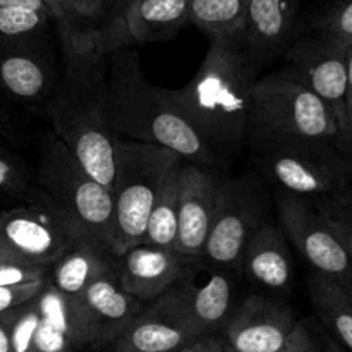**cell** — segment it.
<instances>
[{
	"instance_id": "16",
	"label": "cell",
	"mask_w": 352,
	"mask_h": 352,
	"mask_svg": "<svg viewBox=\"0 0 352 352\" xmlns=\"http://www.w3.org/2000/svg\"><path fill=\"white\" fill-rule=\"evenodd\" d=\"M191 258L175 248L140 243L119 256V282L141 302H151L177 284Z\"/></svg>"
},
{
	"instance_id": "26",
	"label": "cell",
	"mask_w": 352,
	"mask_h": 352,
	"mask_svg": "<svg viewBox=\"0 0 352 352\" xmlns=\"http://www.w3.org/2000/svg\"><path fill=\"white\" fill-rule=\"evenodd\" d=\"M181 164L175 165L164 179L150 210L143 243L158 248H175L179 227V175Z\"/></svg>"
},
{
	"instance_id": "38",
	"label": "cell",
	"mask_w": 352,
	"mask_h": 352,
	"mask_svg": "<svg viewBox=\"0 0 352 352\" xmlns=\"http://www.w3.org/2000/svg\"><path fill=\"white\" fill-rule=\"evenodd\" d=\"M16 136V124L14 117L0 105V138H14Z\"/></svg>"
},
{
	"instance_id": "41",
	"label": "cell",
	"mask_w": 352,
	"mask_h": 352,
	"mask_svg": "<svg viewBox=\"0 0 352 352\" xmlns=\"http://www.w3.org/2000/svg\"><path fill=\"white\" fill-rule=\"evenodd\" d=\"M0 352H14L12 342H10L9 323L3 315H0Z\"/></svg>"
},
{
	"instance_id": "11",
	"label": "cell",
	"mask_w": 352,
	"mask_h": 352,
	"mask_svg": "<svg viewBox=\"0 0 352 352\" xmlns=\"http://www.w3.org/2000/svg\"><path fill=\"white\" fill-rule=\"evenodd\" d=\"M278 220L289 243L294 244L313 272L336 280L352 296V265L337 234L313 199L280 191Z\"/></svg>"
},
{
	"instance_id": "34",
	"label": "cell",
	"mask_w": 352,
	"mask_h": 352,
	"mask_svg": "<svg viewBox=\"0 0 352 352\" xmlns=\"http://www.w3.org/2000/svg\"><path fill=\"white\" fill-rule=\"evenodd\" d=\"M45 285H47V280L21 285H0V315L34 299Z\"/></svg>"
},
{
	"instance_id": "27",
	"label": "cell",
	"mask_w": 352,
	"mask_h": 352,
	"mask_svg": "<svg viewBox=\"0 0 352 352\" xmlns=\"http://www.w3.org/2000/svg\"><path fill=\"white\" fill-rule=\"evenodd\" d=\"M54 24L50 12L28 7H0V45L34 43Z\"/></svg>"
},
{
	"instance_id": "22",
	"label": "cell",
	"mask_w": 352,
	"mask_h": 352,
	"mask_svg": "<svg viewBox=\"0 0 352 352\" xmlns=\"http://www.w3.org/2000/svg\"><path fill=\"white\" fill-rule=\"evenodd\" d=\"M289 244L280 226L265 222L248 243L241 270L260 287L275 292L287 291L294 277Z\"/></svg>"
},
{
	"instance_id": "46",
	"label": "cell",
	"mask_w": 352,
	"mask_h": 352,
	"mask_svg": "<svg viewBox=\"0 0 352 352\" xmlns=\"http://www.w3.org/2000/svg\"><path fill=\"white\" fill-rule=\"evenodd\" d=\"M223 352H232V351H230V349H229V347H227V346H226V351H223Z\"/></svg>"
},
{
	"instance_id": "13",
	"label": "cell",
	"mask_w": 352,
	"mask_h": 352,
	"mask_svg": "<svg viewBox=\"0 0 352 352\" xmlns=\"http://www.w3.org/2000/svg\"><path fill=\"white\" fill-rule=\"evenodd\" d=\"M189 23V0H124L98 24L107 52L172 40Z\"/></svg>"
},
{
	"instance_id": "19",
	"label": "cell",
	"mask_w": 352,
	"mask_h": 352,
	"mask_svg": "<svg viewBox=\"0 0 352 352\" xmlns=\"http://www.w3.org/2000/svg\"><path fill=\"white\" fill-rule=\"evenodd\" d=\"M54 62L34 43L0 45V89L23 103H45L57 85Z\"/></svg>"
},
{
	"instance_id": "18",
	"label": "cell",
	"mask_w": 352,
	"mask_h": 352,
	"mask_svg": "<svg viewBox=\"0 0 352 352\" xmlns=\"http://www.w3.org/2000/svg\"><path fill=\"white\" fill-rule=\"evenodd\" d=\"M299 0H250L243 45L260 71L292 43Z\"/></svg>"
},
{
	"instance_id": "30",
	"label": "cell",
	"mask_w": 352,
	"mask_h": 352,
	"mask_svg": "<svg viewBox=\"0 0 352 352\" xmlns=\"http://www.w3.org/2000/svg\"><path fill=\"white\" fill-rule=\"evenodd\" d=\"M315 206L318 212L325 217L327 222L337 234L339 241L342 243L347 256L352 265V210L347 205L346 199L339 195L329 196V198H316Z\"/></svg>"
},
{
	"instance_id": "1",
	"label": "cell",
	"mask_w": 352,
	"mask_h": 352,
	"mask_svg": "<svg viewBox=\"0 0 352 352\" xmlns=\"http://www.w3.org/2000/svg\"><path fill=\"white\" fill-rule=\"evenodd\" d=\"M64 52V76L43 103L52 133L91 177L112 191L116 136L109 122L107 48L98 26L55 24Z\"/></svg>"
},
{
	"instance_id": "5",
	"label": "cell",
	"mask_w": 352,
	"mask_h": 352,
	"mask_svg": "<svg viewBox=\"0 0 352 352\" xmlns=\"http://www.w3.org/2000/svg\"><path fill=\"white\" fill-rule=\"evenodd\" d=\"M113 172V215L116 244L113 254L143 243L150 210L168 172L182 158L174 150L151 143L116 138Z\"/></svg>"
},
{
	"instance_id": "35",
	"label": "cell",
	"mask_w": 352,
	"mask_h": 352,
	"mask_svg": "<svg viewBox=\"0 0 352 352\" xmlns=\"http://www.w3.org/2000/svg\"><path fill=\"white\" fill-rule=\"evenodd\" d=\"M315 346L316 342L313 339L311 332H309L308 325L305 322H298L291 336H289L287 342L277 352H311Z\"/></svg>"
},
{
	"instance_id": "25",
	"label": "cell",
	"mask_w": 352,
	"mask_h": 352,
	"mask_svg": "<svg viewBox=\"0 0 352 352\" xmlns=\"http://www.w3.org/2000/svg\"><path fill=\"white\" fill-rule=\"evenodd\" d=\"M250 0H189V23L208 40L243 38Z\"/></svg>"
},
{
	"instance_id": "15",
	"label": "cell",
	"mask_w": 352,
	"mask_h": 352,
	"mask_svg": "<svg viewBox=\"0 0 352 352\" xmlns=\"http://www.w3.org/2000/svg\"><path fill=\"white\" fill-rule=\"evenodd\" d=\"M220 177L201 165L184 162L179 175V227L175 250L201 256L212 229L219 199Z\"/></svg>"
},
{
	"instance_id": "6",
	"label": "cell",
	"mask_w": 352,
	"mask_h": 352,
	"mask_svg": "<svg viewBox=\"0 0 352 352\" xmlns=\"http://www.w3.org/2000/svg\"><path fill=\"white\" fill-rule=\"evenodd\" d=\"M38 184L43 195L81 227L88 239L113 253L116 215L112 191L91 177L54 133H48L41 141Z\"/></svg>"
},
{
	"instance_id": "37",
	"label": "cell",
	"mask_w": 352,
	"mask_h": 352,
	"mask_svg": "<svg viewBox=\"0 0 352 352\" xmlns=\"http://www.w3.org/2000/svg\"><path fill=\"white\" fill-rule=\"evenodd\" d=\"M226 351V342L222 339H219L217 336H206L201 339L195 340L189 346L182 347L177 352H223Z\"/></svg>"
},
{
	"instance_id": "9",
	"label": "cell",
	"mask_w": 352,
	"mask_h": 352,
	"mask_svg": "<svg viewBox=\"0 0 352 352\" xmlns=\"http://www.w3.org/2000/svg\"><path fill=\"white\" fill-rule=\"evenodd\" d=\"M232 272L203 256H192L177 284L160 296L162 302L195 336H212L232 313L236 291Z\"/></svg>"
},
{
	"instance_id": "3",
	"label": "cell",
	"mask_w": 352,
	"mask_h": 352,
	"mask_svg": "<svg viewBox=\"0 0 352 352\" xmlns=\"http://www.w3.org/2000/svg\"><path fill=\"white\" fill-rule=\"evenodd\" d=\"M109 122L113 136L174 150L189 164L215 167L223 162L182 113L151 85L134 47L113 48L107 55Z\"/></svg>"
},
{
	"instance_id": "44",
	"label": "cell",
	"mask_w": 352,
	"mask_h": 352,
	"mask_svg": "<svg viewBox=\"0 0 352 352\" xmlns=\"http://www.w3.org/2000/svg\"><path fill=\"white\" fill-rule=\"evenodd\" d=\"M311 352H322V351L318 349V346H315V347H313V351H311Z\"/></svg>"
},
{
	"instance_id": "2",
	"label": "cell",
	"mask_w": 352,
	"mask_h": 352,
	"mask_svg": "<svg viewBox=\"0 0 352 352\" xmlns=\"http://www.w3.org/2000/svg\"><path fill=\"white\" fill-rule=\"evenodd\" d=\"M258 69L243 38L210 41L208 54L191 81L164 95L201 140L226 160L246 143Z\"/></svg>"
},
{
	"instance_id": "12",
	"label": "cell",
	"mask_w": 352,
	"mask_h": 352,
	"mask_svg": "<svg viewBox=\"0 0 352 352\" xmlns=\"http://www.w3.org/2000/svg\"><path fill=\"white\" fill-rule=\"evenodd\" d=\"M347 50L344 45L316 33L294 41L285 50V67L282 69L333 110L342 131H346Z\"/></svg>"
},
{
	"instance_id": "28",
	"label": "cell",
	"mask_w": 352,
	"mask_h": 352,
	"mask_svg": "<svg viewBox=\"0 0 352 352\" xmlns=\"http://www.w3.org/2000/svg\"><path fill=\"white\" fill-rule=\"evenodd\" d=\"M54 24L98 26L112 10L116 0H45Z\"/></svg>"
},
{
	"instance_id": "17",
	"label": "cell",
	"mask_w": 352,
	"mask_h": 352,
	"mask_svg": "<svg viewBox=\"0 0 352 352\" xmlns=\"http://www.w3.org/2000/svg\"><path fill=\"white\" fill-rule=\"evenodd\" d=\"M91 344L113 342L141 313V301L122 289L119 265L100 275L78 299Z\"/></svg>"
},
{
	"instance_id": "23",
	"label": "cell",
	"mask_w": 352,
	"mask_h": 352,
	"mask_svg": "<svg viewBox=\"0 0 352 352\" xmlns=\"http://www.w3.org/2000/svg\"><path fill=\"white\" fill-rule=\"evenodd\" d=\"M117 265L119 256H116L112 250L95 241H85L50 265L47 284L78 302L95 278L113 270Z\"/></svg>"
},
{
	"instance_id": "4",
	"label": "cell",
	"mask_w": 352,
	"mask_h": 352,
	"mask_svg": "<svg viewBox=\"0 0 352 352\" xmlns=\"http://www.w3.org/2000/svg\"><path fill=\"white\" fill-rule=\"evenodd\" d=\"M246 141L251 150L296 146L352 155L333 110L282 69L254 82Z\"/></svg>"
},
{
	"instance_id": "42",
	"label": "cell",
	"mask_w": 352,
	"mask_h": 352,
	"mask_svg": "<svg viewBox=\"0 0 352 352\" xmlns=\"http://www.w3.org/2000/svg\"><path fill=\"white\" fill-rule=\"evenodd\" d=\"M340 196H342V198L346 199V203L351 206V210H352V189L351 188H346L342 192H340Z\"/></svg>"
},
{
	"instance_id": "40",
	"label": "cell",
	"mask_w": 352,
	"mask_h": 352,
	"mask_svg": "<svg viewBox=\"0 0 352 352\" xmlns=\"http://www.w3.org/2000/svg\"><path fill=\"white\" fill-rule=\"evenodd\" d=\"M2 261H28V260L21 256V254L10 246L9 241L3 237V234L0 232V263H2Z\"/></svg>"
},
{
	"instance_id": "21",
	"label": "cell",
	"mask_w": 352,
	"mask_h": 352,
	"mask_svg": "<svg viewBox=\"0 0 352 352\" xmlns=\"http://www.w3.org/2000/svg\"><path fill=\"white\" fill-rule=\"evenodd\" d=\"M198 339L157 298L113 340V352H177Z\"/></svg>"
},
{
	"instance_id": "31",
	"label": "cell",
	"mask_w": 352,
	"mask_h": 352,
	"mask_svg": "<svg viewBox=\"0 0 352 352\" xmlns=\"http://www.w3.org/2000/svg\"><path fill=\"white\" fill-rule=\"evenodd\" d=\"M320 34L349 48L352 45V0H342L316 24Z\"/></svg>"
},
{
	"instance_id": "10",
	"label": "cell",
	"mask_w": 352,
	"mask_h": 352,
	"mask_svg": "<svg viewBox=\"0 0 352 352\" xmlns=\"http://www.w3.org/2000/svg\"><path fill=\"white\" fill-rule=\"evenodd\" d=\"M0 232L31 263L50 267L86 237L81 227L47 195L24 206L0 212Z\"/></svg>"
},
{
	"instance_id": "14",
	"label": "cell",
	"mask_w": 352,
	"mask_h": 352,
	"mask_svg": "<svg viewBox=\"0 0 352 352\" xmlns=\"http://www.w3.org/2000/svg\"><path fill=\"white\" fill-rule=\"evenodd\" d=\"M294 311L267 296L251 294L230 313L226 346L232 352H277L294 330Z\"/></svg>"
},
{
	"instance_id": "32",
	"label": "cell",
	"mask_w": 352,
	"mask_h": 352,
	"mask_svg": "<svg viewBox=\"0 0 352 352\" xmlns=\"http://www.w3.org/2000/svg\"><path fill=\"white\" fill-rule=\"evenodd\" d=\"M31 191L30 172L23 160L0 148V192L26 196Z\"/></svg>"
},
{
	"instance_id": "45",
	"label": "cell",
	"mask_w": 352,
	"mask_h": 352,
	"mask_svg": "<svg viewBox=\"0 0 352 352\" xmlns=\"http://www.w3.org/2000/svg\"><path fill=\"white\" fill-rule=\"evenodd\" d=\"M120 2H124V0H116V3H113V6H117V3H120Z\"/></svg>"
},
{
	"instance_id": "7",
	"label": "cell",
	"mask_w": 352,
	"mask_h": 352,
	"mask_svg": "<svg viewBox=\"0 0 352 352\" xmlns=\"http://www.w3.org/2000/svg\"><path fill=\"white\" fill-rule=\"evenodd\" d=\"M268 198L251 177L220 179L215 217L201 256L219 267L241 270L253 234L268 222Z\"/></svg>"
},
{
	"instance_id": "29",
	"label": "cell",
	"mask_w": 352,
	"mask_h": 352,
	"mask_svg": "<svg viewBox=\"0 0 352 352\" xmlns=\"http://www.w3.org/2000/svg\"><path fill=\"white\" fill-rule=\"evenodd\" d=\"M9 323L10 342H12L14 352H30L33 344L34 332L40 323V309H38L36 298L10 311L2 313Z\"/></svg>"
},
{
	"instance_id": "33",
	"label": "cell",
	"mask_w": 352,
	"mask_h": 352,
	"mask_svg": "<svg viewBox=\"0 0 352 352\" xmlns=\"http://www.w3.org/2000/svg\"><path fill=\"white\" fill-rule=\"evenodd\" d=\"M48 268L31 261H2L0 263V285H21L30 282L47 280Z\"/></svg>"
},
{
	"instance_id": "24",
	"label": "cell",
	"mask_w": 352,
	"mask_h": 352,
	"mask_svg": "<svg viewBox=\"0 0 352 352\" xmlns=\"http://www.w3.org/2000/svg\"><path fill=\"white\" fill-rule=\"evenodd\" d=\"M308 291L313 309L323 327L344 349L352 352V296L336 280L316 272L309 277Z\"/></svg>"
},
{
	"instance_id": "36",
	"label": "cell",
	"mask_w": 352,
	"mask_h": 352,
	"mask_svg": "<svg viewBox=\"0 0 352 352\" xmlns=\"http://www.w3.org/2000/svg\"><path fill=\"white\" fill-rule=\"evenodd\" d=\"M346 140L352 146V45L347 50V86H346Z\"/></svg>"
},
{
	"instance_id": "20",
	"label": "cell",
	"mask_w": 352,
	"mask_h": 352,
	"mask_svg": "<svg viewBox=\"0 0 352 352\" xmlns=\"http://www.w3.org/2000/svg\"><path fill=\"white\" fill-rule=\"evenodd\" d=\"M40 323L30 352H72L91 344L78 302L45 285L36 296Z\"/></svg>"
},
{
	"instance_id": "8",
	"label": "cell",
	"mask_w": 352,
	"mask_h": 352,
	"mask_svg": "<svg viewBox=\"0 0 352 352\" xmlns=\"http://www.w3.org/2000/svg\"><path fill=\"white\" fill-rule=\"evenodd\" d=\"M261 174L280 191L305 198H329L347 188L352 155L320 148L274 146L253 150Z\"/></svg>"
},
{
	"instance_id": "39",
	"label": "cell",
	"mask_w": 352,
	"mask_h": 352,
	"mask_svg": "<svg viewBox=\"0 0 352 352\" xmlns=\"http://www.w3.org/2000/svg\"><path fill=\"white\" fill-rule=\"evenodd\" d=\"M0 7H28V9L50 12L47 3H45V0H0Z\"/></svg>"
},
{
	"instance_id": "43",
	"label": "cell",
	"mask_w": 352,
	"mask_h": 352,
	"mask_svg": "<svg viewBox=\"0 0 352 352\" xmlns=\"http://www.w3.org/2000/svg\"><path fill=\"white\" fill-rule=\"evenodd\" d=\"M330 352H344V351L339 349V347H337V346H332V351H330Z\"/></svg>"
}]
</instances>
